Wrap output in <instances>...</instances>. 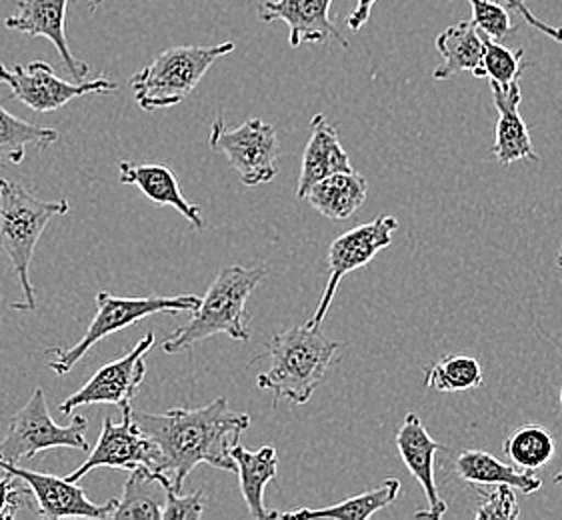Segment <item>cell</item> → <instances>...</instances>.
<instances>
[{
  "mask_svg": "<svg viewBox=\"0 0 562 520\" xmlns=\"http://www.w3.org/2000/svg\"><path fill=\"white\" fill-rule=\"evenodd\" d=\"M158 475L143 466L133 468L126 478L123 498L116 500L111 519L162 520L165 487Z\"/></svg>",
  "mask_w": 562,
  "mask_h": 520,
  "instance_id": "obj_25",
  "label": "cell"
},
{
  "mask_svg": "<svg viewBox=\"0 0 562 520\" xmlns=\"http://www.w3.org/2000/svg\"><path fill=\"white\" fill-rule=\"evenodd\" d=\"M350 170L355 169L350 165L347 150L338 140L337 128L326 121L325 114H315L311 121V138L304 148L296 196L304 199L316 182L323 181L335 172H350Z\"/></svg>",
  "mask_w": 562,
  "mask_h": 520,
  "instance_id": "obj_19",
  "label": "cell"
},
{
  "mask_svg": "<svg viewBox=\"0 0 562 520\" xmlns=\"http://www.w3.org/2000/svg\"><path fill=\"white\" fill-rule=\"evenodd\" d=\"M525 70V50H510L503 43L484 36V55L481 67L474 70L476 79H488L501 87H510L518 82Z\"/></svg>",
  "mask_w": 562,
  "mask_h": 520,
  "instance_id": "obj_29",
  "label": "cell"
},
{
  "mask_svg": "<svg viewBox=\"0 0 562 520\" xmlns=\"http://www.w3.org/2000/svg\"><path fill=\"white\" fill-rule=\"evenodd\" d=\"M158 481L165 487V507H162V520H196L203 517L206 507V497L203 490H196L192 495H180L172 485L169 476L158 475Z\"/></svg>",
  "mask_w": 562,
  "mask_h": 520,
  "instance_id": "obj_32",
  "label": "cell"
},
{
  "mask_svg": "<svg viewBox=\"0 0 562 520\" xmlns=\"http://www.w3.org/2000/svg\"><path fill=\"white\" fill-rule=\"evenodd\" d=\"M342 342L328 339L321 327H293L274 335L267 347L270 369L259 374L257 386L265 393L286 398L294 405H306L325 381L326 371L335 362Z\"/></svg>",
  "mask_w": 562,
  "mask_h": 520,
  "instance_id": "obj_3",
  "label": "cell"
},
{
  "mask_svg": "<svg viewBox=\"0 0 562 520\" xmlns=\"http://www.w3.org/2000/svg\"><path fill=\"white\" fill-rule=\"evenodd\" d=\"M369 182L367 179L350 170V172H335L306 193L304 201L318 211L321 215L330 221H347L359 211L367 201Z\"/></svg>",
  "mask_w": 562,
  "mask_h": 520,
  "instance_id": "obj_21",
  "label": "cell"
},
{
  "mask_svg": "<svg viewBox=\"0 0 562 520\" xmlns=\"http://www.w3.org/2000/svg\"><path fill=\"white\" fill-rule=\"evenodd\" d=\"M498 2H503L506 4L508 9H513V11H517L530 26H535L537 31L540 33L547 34V36H551L554 43H561L562 45V26H557V24L544 23V21H540L537 14H532V11L529 9V4L525 2V0H498Z\"/></svg>",
  "mask_w": 562,
  "mask_h": 520,
  "instance_id": "obj_34",
  "label": "cell"
},
{
  "mask_svg": "<svg viewBox=\"0 0 562 520\" xmlns=\"http://www.w3.org/2000/svg\"><path fill=\"white\" fill-rule=\"evenodd\" d=\"M0 84H7L14 99L26 104L34 113L41 114L58 111L85 94H104L119 89V84L111 79L90 80L79 84L67 82L45 60H34L12 68L0 60Z\"/></svg>",
  "mask_w": 562,
  "mask_h": 520,
  "instance_id": "obj_10",
  "label": "cell"
},
{
  "mask_svg": "<svg viewBox=\"0 0 562 520\" xmlns=\"http://www.w3.org/2000/svg\"><path fill=\"white\" fill-rule=\"evenodd\" d=\"M133 419L160 454L158 473L169 476L180 493L199 464L235 473L231 446L250 427V415L231 408L225 396L201 408H170L167 412H133Z\"/></svg>",
  "mask_w": 562,
  "mask_h": 520,
  "instance_id": "obj_1",
  "label": "cell"
},
{
  "mask_svg": "<svg viewBox=\"0 0 562 520\" xmlns=\"http://www.w3.org/2000/svg\"><path fill=\"white\" fill-rule=\"evenodd\" d=\"M68 4L70 0H19L16 12L4 21V26L9 31L29 34L31 38H48L57 48L58 57L63 58L68 72L77 82H85L90 67L72 55L65 33Z\"/></svg>",
  "mask_w": 562,
  "mask_h": 520,
  "instance_id": "obj_15",
  "label": "cell"
},
{
  "mask_svg": "<svg viewBox=\"0 0 562 520\" xmlns=\"http://www.w3.org/2000/svg\"><path fill=\"white\" fill-rule=\"evenodd\" d=\"M0 471L12 473L19 481L31 490L36 500V515L41 519H111L116 498L109 500L106 505H97L85 495V490L70 483L67 476L48 475V473H36L29 471L19 464L7 463L0 459Z\"/></svg>",
  "mask_w": 562,
  "mask_h": 520,
  "instance_id": "obj_13",
  "label": "cell"
},
{
  "mask_svg": "<svg viewBox=\"0 0 562 520\" xmlns=\"http://www.w3.org/2000/svg\"><path fill=\"white\" fill-rule=\"evenodd\" d=\"M557 264H559V267H561V269H562V250H561V255H559V259H557Z\"/></svg>",
  "mask_w": 562,
  "mask_h": 520,
  "instance_id": "obj_38",
  "label": "cell"
},
{
  "mask_svg": "<svg viewBox=\"0 0 562 520\" xmlns=\"http://www.w3.org/2000/svg\"><path fill=\"white\" fill-rule=\"evenodd\" d=\"M102 0H90V11H94L99 4H101Z\"/></svg>",
  "mask_w": 562,
  "mask_h": 520,
  "instance_id": "obj_37",
  "label": "cell"
},
{
  "mask_svg": "<svg viewBox=\"0 0 562 520\" xmlns=\"http://www.w3.org/2000/svg\"><path fill=\"white\" fill-rule=\"evenodd\" d=\"M396 449L406 464L408 473L415 476L425 490L428 510H418V519L439 520L445 517L449 505L440 498L437 481H435V459L440 451L439 442L435 441L423 420L416 412H406L401 429L396 432Z\"/></svg>",
  "mask_w": 562,
  "mask_h": 520,
  "instance_id": "obj_16",
  "label": "cell"
},
{
  "mask_svg": "<svg viewBox=\"0 0 562 520\" xmlns=\"http://www.w3.org/2000/svg\"><path fill=\"white\" fill-rule=\"evenodd\" d=\"M454 466L462 481L471 485H508L525 495H532L542 487L539 476L529 471H520L515 464L503 463L495 454L486 451H464L457 456Z\"/></svg>",
  "mask_w": 562,
  "mask_h": 520,
  "instance_id": "obj_22",
  "label": "cell"
},
{
  "mask_svg": "<svg viewBox=\"0 0 562 520\" xmlns=\"http://www.w3.org/2000/svg\"><path fill=\"white\" fill-rule=\"evenodd\" d=\"M479 497V507L474 517L479 520L505 519L515 520L520 517L517 493L508 485H488Z\"/></svg>",
  "mask_w": 562,
  "mask_h": 520,
  "instance_id": "obj_31",
  "label": "cell"
},
{
  "mask_svg": "<svg viewBox=\"0 0 562 520\" xmlns=\"http://www.w3.org/2000/svg\"><path fill=\"white\" fill-rule=\"evenodd\" d=\"M19 478L12 473H2L0 476V520H11L16 517L19 509L23 507L24 497H29V487L21 488Z\"/></svg>",
  "mask_w": 562,
  "mask_h": 520,
  "instance_id": "obj_33",
  "label": "cell"
},
{
  "mask_svg": "<svg viewBox=\"0 0 562 520\" xmlns=\"http://www.w3.org/2000/svg\"><path fill=\"white\" fill-rule=\"evenodd\" d=\"M158 464H160V454H158L157 444L150 441L136 425L133 412H128L123 415V422L119 425L111 417L104 419L101 437L94 444V449L90 451L89 459L67 478L70 483H79L82 476L89 475L90 471L101 466L126 468V471L143 466L158 475Z\"/></svg>",
  "mask_w": 562,
  "mask_h": 520,
  "instance_id": "obj_12",
  "label": "cell"
},
{
  "mask_svg": "<svg viewBox=\"0 0 562 520\" xmlns=\"http://www.w3.org/2000/svg\"><path fill=\"white\" fill-rule=\"evenodd\" d=\"M153 347L155 335L148 332L124 357L106 362L90 376L87 385L68 396L67 400H63L58 407L60 412L75 415V408L87 405H114L121 408L123 415L133 412V400L147 376L145 354Z\"/></svg>",
  "mask_w": 562,
  "mask_h": 520,
  "instance_id": "obj_9",
  "label": "cell"
},
{
  "mask_svg": "<svg viewBox=\"0 0 562 520\" xmlns=\"http://www.w3.org/2000/svg\"><path fill=\"white\" fill-rule=\"evenodd\" d=\"M483 383V366L469 354H445L425 369V386L437 393H464Z\"/></svg>",
  "mask_w": 562,
  "mask_h": 520,
  "instance_id": "obj_27",
  "label": "cell"
},
{
  "mask_svg": "<svg viewBox=\"0 0 562 520\" xmlns=\"http://www.w3.org/2000/svg\"><path fill=\"white\" fill-rule=\"evenodd\" d=\"M209 145L223 152L245 186L269 184L279 174L281 143L274 126L248 118L238 128H226L223 114L214 121Z\"/></svg>",
  "mask_w": 562,
  "mask_h": 520,
  "instance_id": "obj_8",
  "label": "cell"
},
{
  "mask_svg": "<svg viewBox=\"0 0 562 520\" xmlns=\"http://www.w3.org/2000/svg\"><path fill=\"white\" fill-rule=\"evenodd\" d=\"M398 228V221L391 215L376 216L372 223L352 228L333 240L328 249V281L315 315L308 320L311 327H323L326 313L333 305L340 281L352 271L367 267L381 250L391 247L393 233Z\"/></svg>",
  "mask_w": 562,
  "mask_h": 520,
  "instance_id": "obj_11",
  "label": "cell"
},
{
  "mask_svg": "<svg viewBox=\"0 0 562 520\" xmlns=\"http://www.w3.org/2000/svg\"><path fill=\"white\" fill-rule=\"evenodd\" d=\"M199 303H201V296L196 294L114 296L113 293L101 291L97 294V315L90 320L85 337L70 349H60V347L46 349L45 354L53 357V361L48 362V369L58 376H67L75 369V364L102 339L111 337L123 328L133 327L138 320L153 315L192 313Z\"/></svg>",
  "mask_w": 562,
  "mask_h": 520,
  "instance_id": "obj_6",
  "label": "cell"
},
{
  "mask_svg": "<svg viewBox=\"0 0 562 520\" xmlns=\"http://www.w3.org/2000/svg\"><path fill=\"white\" fill-rule=\"evenodd\" d=\"M401 495V481L386 478L383 485L371 488L367 493H360L357 497L340 500L337 505H330L325 509H299L293 512H274V519H335V520H367L379 510L393 505Z\"/></svg>",
  "mask_w": 562,
  "mask_h": 520,
  "instance_id": "obj_24",
  "label": "cell"
},
{
  "mask_svg": "<svg viewBox=\"0 0 562 520\" xmlns=\"http://www.w3.org/2000/svg\"><path fill=\"white\" fill-rule=\"evenodd\" d=\"M473 9V24L486 38L503 43L508 34L515 33L517 26L510 21L508 7L498 0H469Z\"/></svg>",
  "mask_w": 562,
  "mask_h": 520,
  "instance_id": "obj_30",
  "label": "cell"
},
{
  "mask_svg": "<svg viewBox=\"0 0 562 520\" xmlns=\"http://www.w3.org/2000/svg\"><path fill=\"white\" fill-rule=\"evenodd\" d=\"M231 459L235 463L240 493L247 502L252 519H274V512L265 507V490L279 471V454L274 446H262L259 451H248L235 442L231 446Z\"/></svg>",
  "mask_w": 562,
  "mask_h": 520,
  "instance_id": "obj_20",
  "label": "cell"
},
{
  "mask_svg": "<svg viewBox=\"0 0 562 520\" xmlns=\"http://www.w3.org/2000/svg\"><path fill=\"white\" fill-rule=\"evenodd\" d=\"M330 4L333 0H267L260 4L259 19L262 23L286 24L293 48L304 43L325 45L330 41L349 48V41L330 19Z\"/></svg>",
  "mask_w": 562,
  "mask_h": 520,
  "instance_id": "obj_14",
  "label": "cell"
},
{
  "mask_svg": "<svg viewBox=\"0 0 562 520\" xmlns=\"http://www.w3.org/2000/svg\"><path fill=\"white\" fill-rule=\"evenodd\" d=\"M265 276L267 269L262 267H225L216 274L199 306L192 310L191 320L165 339L162 351L177 354L214 335H228L238 342L250 340L247 301Z\"/></svg>",
  "mask_w": 562,
  "mask_h": 520,
  "instance_id": "obj_2",
  "label": "cell"
},
{
  "mask_svg": "<svg viewBox=\"0 0 562 520\" xmlns=\"http://www.w3.org/2000/svg\"><path fill=\"white\" fill-rule=\"evenodd\" d=\"M235 48L237 45L233 41L211 46H170L148 67L133 75L128 84L136 104L148 113L179 104L199 87L209 68Z\"/></svg>",
  "mask_w": 562,
  "mask_h": 520,
  "instance_id": "obj_5",
  "label": "cell"
},
{
  "mask_svg": "<svg viewBox=\"0 0 562 520\" xmlns=\"http://www.w3.org/2000/svg\"><path fill=\"white\" fill-rule=\"evenodd\" d=\"M442 65L435 68L432 79L449 80L461 72H474L484 55V34L476 31L473 21H461L445 29L437 38Z\"/></svg>",
  "mask_w": 562,
  "mask_h": 520,
  "instance_id": "obj_23",
  "label": "cell"
},
{
  "mask_svg": "<svg viewBox=\"0 0 562 520\" xmlns=\"http://www.w3.org/2000/svg\"><path fill=\"white\" fill-rule=\"evenodd\" d=\"M374 2H376V0H359V2H357V9L350 12L349 19H347V26H349L350 31L357 33L364 24L369 23Z\"/></svg>",
  "mask_w": 562,
  "mask_h": 520,
  "instance_id": "obj_35",
  "label": "cell"
},
{
  "mask_svg": "<svg viewBox=\"0 0 562 520\" xmlns=\"http://www.w3.org/2000/svg\"><path fill=\"white\" fill-rule=\"evenodd\" d=\"M505 454L520 471L535 473L554 459V439L551 432L539 425H527L508 434L505 441Z\"/></svg>",
  "mask_w": 562,
  "mask_h": 520,
  "instance_id": "obj_28",
  "label": "cell"
},
{
  "mask_svg": "<svg viewBox=\"0 0 562 520\" xmlns=\"http://www.w3.org/2000/svg\"><path fill=\"white\" fill-rule=\"evenodd\" d=\"M68 211L70 204L65 199L43 201L21 182L0 179V249L23 289V303H14V310H36V291L31 281L34 250L48 223Z\"/></svg>",
  "mask_w": 562,
  "mask_h": 520,
  "instance_id": "obj_4",
  "label": "cell"
},
{
  "mask_svg": "<svg viewBox=\"0 0 562 520\" xmlns=\"http://www.w3.org/2000/svg\"><path fill=\"white\" fill-rule=\"evenodd\" d=\"M561 410H562V383H561Z\"/></svg>",
  "mask_w": 562,
  "mask_h": 520,
  "instance_id": "obj_39",
  "label": "cell"
},
{
  "mask_svg": "<svg viewBox=\"0 0 562 520\" xmlns=\"http://www.w3.org/2000/svg\"><path fill=\"white\" fill-rule=\"evenodd\" d=\"M119 181L128 186H136L150 203L177 208L180 215L184 216L196 230H203L206 225L203 211L196 204L189 203L184 199V194L180 193L179 181L167 165L121 160L119 162Z\"/></svg>",
  "mask_w": 562,
  "mask_h": 520,
  "instance_id": "obj_18",
  "label": "cell"
},
{
  "mask_svg": "<svg viewBox=\"0 0 562 520\" xmlns=\"http://www.w3.org/2000/svg\"><path fill=\"white\" fill-rule=\"evenodd\" d=\"M89 419L75 415L70 425H58L50 417L43 386H36L31 398L14 417L0 441V459L19 464L23 459H34L50 449L90 451L87 441Z\"/></svg>",
  "mask_w": 562,
  "mask_h": 520,
  "instance_id": "obj_7",
  "label": "cell"
},
{
  "mask_svg": "<svg viewBox=\"0 0 562 520\" xmlns=\"http://www.w3.org/2000/svg\"><path fill=\"white\" fill-rule=\"evenodd\" d=\"M552 483H554V485H562V468L559 471V473H557V475H554Z\"/></svg>",
  "mask_w": 562,
  "mask_h": 520,
  "instance_id": "obj_36",
  "label": "cell"
},
{
  "mask_svg": "<svg viewBox=\"0 0 562 520\" xmlns=\"http://www.w3.org/2000/svg\"><path fill=\"white\" fill-rule=\"evenodd\" d=\"M58 136L55 128L31 125L0 104V169L21 165L26 159V148L45 150L57 143Z\"/></svg>",
  "mask_w": 562,
  "mask_h": 520,
  "instance_id": "obj_26",
  "label": "cell"
},
{
  "mask_svg": "<svg viewBox=\"0 0 562 520\" xmlns=\"http://www.w3.org/2000/svg\"><path fill=\"white\" fill-rule=\"evenodd\" d=\"M491 91H493V101L498 113L495 147H493L496 160L503 167H508L517 160L539 162L540 157L530 140L529 126L522 121L518 111L522 102L520 84L513 82L510 87H501L496 82H491Z\"/></svg>",
  "mask_w": 562,
  "mask_h": 520,
  "instance_id": "obj_17",
  "label": "cell"
},
{
  "mask_svg": "<svg viewBox=\"0 0 562 520\" xmlns=\"http://www.w3.org/2000/svg\"><path fill=\"white\" fill-rule=\"evenodd\" d=\"M0 473H2V471H0Z\"/></svg>",
  "mask_w": 562,
  "mask_h": 520,
  "instance_id": "obj_40",
  "label": "cell"
}]
</instances>
